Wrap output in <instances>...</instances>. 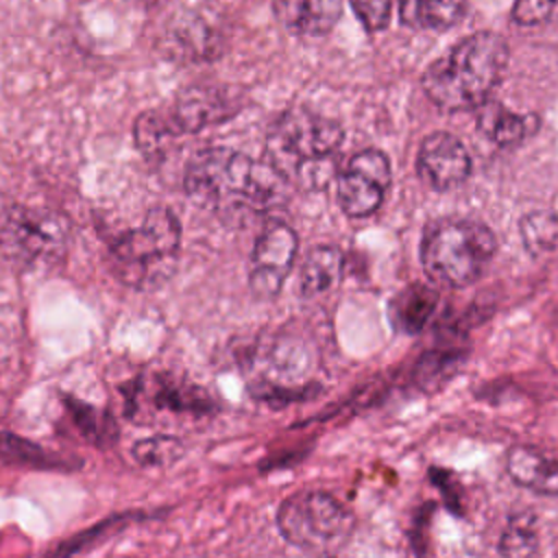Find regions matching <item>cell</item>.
I'll return each mask as SVG.
<instances>
[{
    "label": "cell",
    "instance_id": "1",
    "mask_svg": "<svg viewBox=\"0 0 558 558\" xmlns=\"http://www.w3.org/2000/svg\"><path fill=\"white\" fill-rule=\"evenodd\" d=\"M286 181L268 163H257L240 150L209 146L187 161L183 190L201 209L227 225H246L281 201Z\"/></svg>",
    "mask_w": 558,
    "mask_h": 558
},
{
    "label": "cell",
    "instance_id": "2",
    "mask_svg": "<svg viewBox=\"0 0 558 558\" xmlns=\"http://www.w3.org/2000/svg\"><path fill=\"white\" fill-rule=\"evenodd\" d=\"M508 59V41L501 35L477 31L434 59L421 76V87L442 111L477 109L501 83Z\"/></svg>",
    "mask_w": 558,
    "mask_h": 558
},
{
    "label": "cell",
    "instance_id": "3",
    "mask_svg": "<svg viewBox=\"0 0 558 558\" xmlns=\"http://www.w3.org/2000/svg\"><path fill=\"white\" fill-rule=\"evenodd\" d=\"M344 140L342 126L305 107L281 111L266 135V161L288 183L320 190L340 168L336 153Z\"/></svg>",
    "mask_w": 558,
    "mask_h": 558
},
{
    "label": "cell",
    "instance_id": "4",
    "mask_svg": "<svg viewBox=\"0 0 558 558\" xmlns=\"http://www.w3.org/2000/svg\"><path fill=\"white\" fill-rule=\"evenodd\" d=\"M497 253L493 229L475 218L442 216L423 229L421 264L425 275L445 288L475 283Z\"/></svg>",
    "mask_w": 558,
    "mask_h": 558
},
{
    "label": "cell",
    "instance_id": "5",
    "mask_svg": "<svg viewBox=\"0 0 558 558\" xmlns=\"http://www.w3.org/2000/svg\"><path fill=\"white\" fill-rule=\"evenodd\" d=\"M116 272L133 288H155L174 272L181 248V225L166 207L146 211L135 229L111 240Z\"/></svg>",
    "mask_w": 558,
    "mask_h": 558
},
{
    "label": "cell",
    "instance_id": "6",
    "mask_svg": "<svg viewBox=\"0 0 558 558\" xmlns=\"http://www.w3.org/2000/svg\"><path fill=\"white\" fill-rule=\"evenodd\" d=\"M281 536L305 551L329 554L353 534V512L325 490H299L286 497L277 510Z\"/></svg>",
    "mask_w": 558,
    "mask_h": 558
},
{
    "label": "cell",
    "instance_id": "7",
    "mask_svg": "<svg viewBox=\"0 0 558 558\" xmlns=\"http://www.w3.org/2000/svg\"><path fill=\"white\" fill-rule=\"evenodd\" d=\"M68 246L70 222L54 209L11 207L0 222V251L24 270L59 266Z\"/></svg>",
    "mask_w": 558,
    "mask_h": 558
},
{
    "label": "cell",
    "instance_id": "8",
    "mask_svg": "<svg viewBox=\"0 0 558 558\" xmlns=\"http://www.w3.org/2000/svg\"><path fill=\"white\" fill-rule=\"evenodd\" d=\"M392 168L386 153L377 148L357 150L336 177V198L351 218L373 216L390 187Z\"/></svg>",
    "mask_w": 558,
    "mask_h": 558
},
{
    "label": "cell",
    "instance_id": "9",
    "mask_svg": "<svg viewBox=\"0 0 558 558\" xmlns=\"http://www.w3.org/2000/svg\"><path fill=\"white\" fill-rule=\"evenodd\" d=\"M299 253L296 231L283 220H268L259 231L248 266V288L257 299H275Z\"/></svg>",
    "mask_w": 558,
    "mask_h": 558
},
{
    "label": "cell",
    "instance_id": "10",
    "mask_svg": "<svg viewBox=\"0 0 558 558\" xmlns=\"http://www.w3.org/2000/svg\"><path fill=\"white\" fill-rule=\"evenodd\" d=\"M244 105V96L229 85H190L179 92L163 116L179 135H192L231 120Z\"/></svg>",
    "mask_w": 558,
    "mask_h": 558
},
{
    "label": "cell",
    "instance_id": "11",
    "mask_svg": "<svg viewBox=\"0 0 558 558\" xmlns=\"http://www.w3.org/2000/svg\"><path fill=\"white\" fill-rule=\"evenodd\" d=\"M471 155L466 146L447 131L429 133L416 153V172L434 190H451L471 174Z\"/></svg>",
    "mask_w": 558,
    "mask_h": 558
},
{
    "label": "cell",
    "instance_id": "12",
    "mask_svg": "<svg viewBox=\"0 0 558 558\" xmlns=\"http://www.w3.org/2000/svg\"><path fill=\"white\" fill-rule=\"evenodd\" d=\"M133 399H140V401H129L133 403V408L146 405L150 412L174 414V416H183V414L201 416L211 408L203 390L172 381L168 377H153L146 384H137Z\"/></svg>",
    "mask_w": 558,
    "mask_h": 558
},
{
    "label": "cell",
    "instance_id": "13",
    "mask_svg": "<svg viewBox=\"0 0 558 558\" xmlns=\"http://www.w3.org/2000/svg\"><path fill=\"white\" fill-rule=\"evenodd\" d=\"M506 471L514 484L558 497V453L534 445H514L506 453Z\"/></svg>",
    "mask_w": 558,
    "mask_h": 558
},
{
    "label": "cell",
    "instance_id": "14",
    "mask_svg": "<svg viewBox=\"0 0 558 558\" xmlns=\"http://www.w3.org/2000/svg\"><path fill=\"white\" fill-rule=\"evenodd\" d=\"M272 15L294 35L320 37L342 17V0H272Z\"/></svg>",
    "mask_w": 558,
    "mask_h": 558
},
{
    "label": "cell",
    "instance_id": "15",
    "mask_svg": "<svg viewBox=\"0 0 558 558\" xmlns=\"http://www.w3.org/2000/svg\"><path fill=\"white\" fill-rule=\"evenodd\" d=\"M477 131L499 148H512L532 137L541 120L532 113H517L497 100H484L477 107Z\"/></svg>",
    "mask_w": 558,
    "mask_h": 558
},
{
    "label": "cell",
    "instance_id": "16",
    "mask_svg": "<svg viewBox=\"0 0 558 558\" xmlns=\"http://www.w3.org/2000/svg\"><path fill=\"white\" fill-rule=\"evenodd\" d=\"M344 257L338 246L318 244L307 251L299 270V294L303 299H316L333 288L342 279Z\"/></svg>",
    "mask_w": 558,
    "mask_h": 558
},
{
    "label": "cell",
    "instance_id": "17",
    "mask_svg": "<svg viewBox=\"0 0 558 558\" xmlns=\"http://www.w3.org/2000/svg\"><path fill=\"white\" fill-rule=\"evenodd\" d=\"M170 50L181 59L209 61L220 57L222 37L198 17H181L170 28Z\"/></svg>",
    "mask_w": 558,
    "mask_h": 558
},
{
    "label": "cell",
    "instance_id": "18",
    "mask_svg": "<svg viewBox=\"0 0 558 558\" xmlns=\"http://www.w3.org/2000/svg\"><path fill=\"white\" fill-rule=\"evenodd\" d=\"M469 0H399V20L408 28L447 31L466 13Z\"/></svg>",
    "mask_w": 558,
    "mask_h": 558
},
{
    "label": "cell",
    "instance_id": "19",
    "mask_svg": "<svg viewBox=\"0 0 558 558\" xmlns=\"http://www.w3.org/2000/svg\"><path fill=\"white\" fill-rule=\"evenodd\" d=\"M438 303V296L434 290H429L427 286H410L403 292L397 294V299L392 301V320L397 325V329L405 331V333H416L425 327V323L429 320V316L434 314Z\"/></svg>",
    "mask_w": 558,
    "mask_h": 558
},
{
    "label": "cell",
    "instance_id": "20",
    "mask_svg": "<svg viewBox=\"0 0 558 558\" xmlns=\"http://www.w3.org/2000/svg\"><path fill=\"white\" fill-rule=\"evenodd\" d=\"M519 235L532 257L549 255L558 248V216L547 209H534L521 218Z\"/></svg>",
    "mask_w": 558,
    "mask_h": 558
},
{
    "label": "cell",
    "instance_id": "21",
    "mask_svg": "<svg viewBox=\"0 0 558 558\" xmlns=\"http://www.w3.org/2000/svg\"><path fill=\"white\" fill-rule=\"evenodd\" d=\"M0 460L4 464L28 469H65V462L59 456L11 432L0 434Z\"/></svg>",
    "mask_w": 558,
    "mask_h": 558
},
{
    "label": "cell",
    "instance_id": "22",
    "mask_svg": "<svg viewBox=\"0 0 558 558\" xmlns=\"http://www.w3.org/2000/svg\"><path fill=\"white\" fill-rule=\"evenodd\" d=\"M133 140H135V146L142 155L148 157H155V155H161L166 150V146L177 140V135L172 133L166 116H163V109H153V111H144L135 124H133Z\"/></svg>",
    "mask_w": 558,
    "mask_h": 558
},
{
    "label": "cell",
    "instance_id": "23",
    "mask_svg": "<svg viewBox=\"0 0 558 558\" xmlns=\"http://www.w3.org/2000/svg\"><path fill=\"white\" fill-rule=\"evenodd\" d=\"M68 410L72 416V423L76 425L78 434L98 447H107L111 442H116L118 438V427L113 423V418L96 408H89L81 401H68Z\"/></svg>",
    "mask_w": 558,
    "mask_h": 558
},
{
    "label": "cell",
    "instance_id": "24",
    "mask_svg": "<svg viewBox=\"0 0 558 558\" xmlns=\"http://www.w3.org/2000/svg\"><path fill=\"white\" fill-rule=\"evenodd\" d=\"M538 551V532L532 514L521 512L510 517L501 538L499 554L504 556H532Z\"/></svg>",
    "mask_w": 558,
    "mask_h": 558
},
{
    "label": "cell",
    "instance_id": "25",
    "mask_svg": "<svg viewBox=\"0 0 558 558\" xmlns=\"http://www.w3.org/2000/svg\"><path fill=\"white\" fill-rule=\"evenodd\" d=\"M131 453L142 466H168L183 456V442L174 436H153L137 440Z\"/></svg>",
    "mask_w": 558,
    "mask_h": 558
},
{
    "label": "cell",
    "instance_id": "26",
    "mask_svg": "<svg viewBox=\"0 0 558 558\" xmlns=\"http://www.w3.org/2000/svg\"><path fill=\"white\" fill-rule=\"evenodd\" d=\"M512 20L521 26H538L558 20V0H514Z\"/></svg>",
    "mask_w": 558,
    "mask_h": 558
},
{
    "label": "cell",
    "instance_id": "27",
    "mask_svg": "<svg viewBox=\"0 0 558 558\" xmlns=\"http://www.w3.org/2000/svg\"><path fill=\"white\" fill-rule=\"evenodd\" d=\"M355 17L368 33L384 31L390 22L392 0H349Z\"/></svg>",
    "mask_w": 558,
    "mask_h": 558
}]
</instances>
